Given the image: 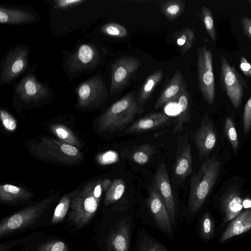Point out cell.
I'll return each mask as SVG.
<instances>
[{
    "label": "cell",
    "mask_w": 251,
    "mask_h": 251,
    "mask_svg": "<svg viewBox=\"0 0 251 251\" xmlns=\"http://www.w3.org/2000/svg\"><path fill=\"white\" fill-rule=\"evenodd\" d=\"M192 172V155L188 138L186 135L178 138L175 161L173 167L172 183L175 186L181 184Z\"/></svg>",
    "instance_id": "cell-10"
},
{
    "label": "cell",
    "mask_w": 251,
    "mask_h": 251,
    "mask_svg": "<svg viewBox=\"0 0 251 251\" xmlns=\"http://www.w3.org/2000/svg\"><path fill=\"white\" fill-rule=\"evenodd\" d=\"M33 196V194L21 187L10 184L0 185V200L4 203L27 200Z\"/></svg>",
    "instance_id": "cell-24"
},
{
    "label": "cell",
    "mask_w": 251,
    "mask_h": 251,
    "mask_svg": "<svg viewBox=\"0 0 251 251\" xmlns=\"http://www.w3.org/2000/svg\"><path fill=\"white\" fill-rule=\"evenodd\" d=\"M15 91L24 102H37L47 98L50 93L49 88L39 82L32 74L24 77L17 85Z\"/></svg>",
    "instance_id": "cell-15"
},
{
    "label": "cell",
    "mask_w": 251,
    "mask_h": 251,
    "mask_svg": "<svg viewBox=\"0 0 251 251\" xmlns=\"http://www.w3.org/2000/svg\"><path fill=\"white\" fill-rule=\"evenodd\" d=\"M131 225L126 218H121L118 221L108 234L107 251H129Z\"/></svg>",
    "instance_id": "cell-16"
},
{
    "label": "cell",
    "mask_w": 251,
    "mask_h": 251,
    "mask_svg": "<svg viewBox=\"0 0 251 251\" xmlns=\"http://www.w3.org/2000/svg\"><path fill=\"white\" fill-rule=\"evenodd\" d=\"M155 148L150 145H141L134 149L129 155V158L140 165L147 163L151 156L155 153Z\"/></svg>",
    "instance_id": "cell-30"
},
{
    "label": "cell",
    "mask_w": 251,
    "mask_h": 251,
    "mask_svg": "<svg viewBox=\"0 0 251 251\" xmlns=\"http://www.w3.org/2000/svg\"><path fill=\"white\" fill-rule=\"evenodd\" d=\"M35 19L31 13L18 9L0 7V22L7 24H23L31 23Z\"/></svg>",
    "instance_id": "cell-23"
},
{
    "label": "cell",
    "mask_w": 251,
    "mask_h": 251,
    "mask_svg": "<svg viewBox=\"0 0 251 251\" xmlns=\"http://www.w3.org/2000/svg\"><path fill=\"white\" fill-rule=\"evenodd\" d=\"M241 24L243 33L251 41V19L244 16L241 18Z\"/></svg>",
    "instance_id": "cell-41"
},
{
    "label": "cell",
    "mask_w": 251,
    "mask_h": 251,
    "mask_svg": "<svg viewBox=\"0 0 251 251\" xmlns=\"http://www.w3.org/2000/svg\"><path fill=\"white\" fill-rule=\"evenodd\" d=\"M221 162L214 155L202 163L190 179L188 198L190 212H196L204 203L219 174Z\"/></svg>",
    "instance_id": "cell-2"
},
{
    "label": "cell",
    "mask_w": 251,
    "mask_h": 251,
    "mask_svg": "<svg viewBox=\"0 0 251 251\" xmlns=\"http://www.w3.org/2000/svg\"><path fill=\"white\" fill-rule=\"evenodd\" d=\"M202 20L206 32L213 41H216L215 26L212 12L206 6L203 5L201 8Z\"/></svg>",
    "instance_id": "cell-32"
},
{
    "label": "cell",
    "mask_w": 251,
    "mask_h": 251,
    "mask_svg": "<svg viewBox=\"0 0 251 251\" xmlns=\"http://www.w3.org/2000/svg\"><path fill=\"white\" fill-rule=\"evenodd\" d=\"M186 4L182 0H168L162 1L160 9L163 14L170 22L179 17L184 12Z\"/></svg>",
    "instance_id": "cell-27"
},
{
    "label": "cell",
    "mask_w": 251,
    "mask_h": 251,
    "mask_svg": "<svg viewBox=\"0 0 251 251\" xmlns=\"http://www.w3.org/2000/svg\"><path fill=\"white\" fill-rule=\"evenodd\" d=\"M85 0H58L54 1L56 7L60 9H67L79 4Z\"/></svg>",
    "instance_id": "cell-40"
},
{
    "label": "cell",
    "mask_w": 251,
    "mask_h": 251,
    "mask_svg": "<svg viewBox=\"0 0 251 251\" xmlns=\"http://www.w3.org/2000/svg\"><path fill=\"white\" fill-rule=\"evenodd\" d=\"M114 158V154L113 152L108 151L99 154L97 158V160L101 164H106L111 162Z\"/></svg>",
    "instance_id": "cell-43"
},
{
    "label": "cell",
    "mask_w": 251,
    "mask_h": 251,
    "mask_svg": "<svg viewBox=\"0 0 251 251\" xmlns=\"http://www.w3.org/2000/svg\"><path fill=\"white\" fill-rule=\"evenodd\" d=\"M239 68L243 73L249 77H251V64L243 56H240Z\"/></svg>",
    "instance_id": "cell-42"
},
{
    "label": "cell",
    "mask_w": 251,
    "mask_h": 251,
    "mask_svg": "<svg viewBox=\"0 0 251 251\" xmlns=\"http://www.w3.org/2000/svg\"><path fill=\"white\" fill-rule=\"evenodd\" d=\"M28 151L39 159L63 165H75L84 159L83 154L75 147L48 136H43L30 143Z\"/></svg>",
    "instance_id": "cell-3"
},
{
    "label": "cell",
    "mask_w": 251,
    "mask_h": 251,
    "mask_svg": "<svg viewBox=\"0 0 251 251\" xmlns=\"http://www.w3.org/2000/svg\"><path fill=\"white\" fill-rule=\"evenodd\" d=\"M148 204L151 213L159 227L166 234L171 235L172 224L167 209L162 199L154 190L149 187Z\"/></svg>",
    "instance_id": "cell-17"
},
{
    "label": "cell",
    "mask_w": 251,
    "mask_h": 251,
    "mask_svg": "<svg viewBox=\"0 0 251 251\" xmlns=\"http://www.w3.org/2000/svg\"><path fill=\"white\" fill-rule=\"evenodd\" d=\"M51 132L61 142L80 149L82 144L75 134L67 126L61 124H54L50 126Z\"/></svg>",
    "instance_id": "cell-26"
},
{
    "label": "cell",
    "mask_w": 251,
    "mask_h": 251,
    "mask_svg": "<svg viewBox=\"0 0 251 251\" xmlns=\"http://www.w3.org/2000/svg\"><path fill=\"white\" fill-rule=\"evenodd\" d=\"M126 189L124 181L120 178L115 179L107 190L104 200L105 206L111 205L121 199Z\"/></svg>",
    "instance_id": "cell-29"
},
{
    "label": "cell",
    "mask_w": 251,
    "mask_h": 251,
    "mask_svg": "<svg viewBox=\"0 0 251 251\" xmlns=\"http://www.w3.org/2000/svg\"><path fill=\"white\" fill-rule=\"evenodd\" d=\"M182 74L177 70L157 99L154 107L158 109L165 104L177 100L184 81Z\"/></svg>",
    "instance_id": "cell-21"
},
{
    "label": "cell",
    "mask_w": 251,
    "mask_h": 251,
    "mask_svg": "<svg viewBox=\"0 0 251 251\" xmlns=\"http://www.w3.org/2000/svg\"><path fill=\"white\" fill-rule=\"evenodd\" d=\"M193 137L199 156L201 158L207 156L213 150L217 142V134L208 115L203 117Z\"/></svg>",
    "instance_id": "cell-14"
},
{
    "label": "cell",
    "mask_w": 251,
    "mask_h": 251,
    "mask_svg": "<svg viewBox=\"0 0 251 251\" xmlns=\"http://www.w3.org/2000/svg\"></svg>",
    "instance_id": "cell-47"
},
{
    "label": "cell",
    "mask_w": 251,
    "mask_h": 251,
    "mask_svg": "<svg viewBox=\"0 0 251 251\" xmlns=\"http://www.w3.org/2000/svg\"><path fill=\"white\" fill-rule=\"evenodd\" d=\"M225 129L226 137L229 141L234 151H236L239 146L237 131L231 118H226L225 122Z\"/></svg>",
    "instance_id": "cell-34"
},
{
    "label": "cell",
    "mask_w": 251,
    "mask_h": 251,
    "mask_svg": "<svg viewBox=\"0 0 251 251\" xmlns=\"http://www.w3.org/2000/svg\"><path fill=\"white\" fill-rule=\"evenodd\" d=\"M29 50L19 46L10 51L5 57L1 73V82L8 83L19 76L28 64Z\"/></svg>",
    "instance_id": "cell-12"
},
{
    "label": "cell",
    "mask_w": 251,
    "mask_h": 251,
    "mask_svg": "<svg viewBox=\"0 0 251 251\" xmlns=\"http://www.w3.org/2000/svg\"><path fill=\"white\" fill-rule=\"evenodd\" d=\"M144 111L137 94L130 92L111 105L97 121L98 128L102 132L123 130L137 115Z\"/></svg>",
    "instance_id": "cell-1"
},
{
    "label": "cell",
    "mask_w": 251,
    "mask_h": 251,
    "mask_svg": "<svg viewBox=\"0 0 251 251\" xmlns=\"http://www.w3.org/2000/svg\"><path fill=\"white\" fill-rule=\"evenodd\" d=\"M163 76L164 71L160 69L155 70L147 77L137 95L138 100L142 105L143 106L150 98Z\"/></svg>",
    "instance_id": "cell-25"
},
{
    "label": "cell",
    "mask_w": 251,
    "mask_h": 251,
    "mask_svg": "<svg viewBox=\"0 0 251 251\" xmlns=\"http://www.w3.org/2000/svg\"><path fill=\"white\" fill-rule=\"evenodd\" d=\"M53 199L52 197L46 198L36 204L4 218L0 223V237L23 229L34 223L46 209Z\"/></svg>",
    "instance_id": "cell-5"
},
{
    "label": "cell",
    "mask_w": 251,
    "mask_h": 251,
    "mask_svg": "<svg viewBox=\"0 0 251 251\" xmlns=\"http://www.w3.org/2000/svg\"><path fill=\"white\" fill-rule=\"evenodd\" d=\"M100 60V53L98 48L91 44L80 45L67 61L68 70L77 72L94 68Z\"/></svg>",
    "instance_id": "cell-13"
},
{
    "label": "cell",
    "mask_w": 251,
    "mask_h": 251,
    "mask_svg": "<svg viewBox=\"0 0 251 251\" xmlns=\"http://www.w3.org/2000/svg\"><path fill=\"white\" fill-rule=\"evenodd\" d=\"M97 182L93 181L86 184L71 196L69 219L78 227L87 225L99 207L100 201L94 195Z\"/></svg>",
    "instance_id": "cell-4"
},
{
    "label": "cell",
    "mask_w": 251,
    "mask_h": 251,
    "mask_svg": "<svg viewBox=\"0 0 251 251\" xmlns=\"http://www.w3.org/2000/svg\"><path fill=\"white\" fill-rule=\"evenodd\" d=\"M36 251H69L68 246L60 241H52L41 245Z\"/></svg>",
    "instance_id": "cell-37"
},
{
    "label": "cell",
    "mask_w": 251,
    "mask_h": 251,
    "mask_svg": "<svg viewBox=\"0 0 251 251\" xmlns=\"http://www.w3.org/2000/svg\"><path fill=\"white\" fill-rule=\"evenodd\" d=\"M214 225L209 213H205L201 221V235L204 240H209L213 233Z\"/></svg>",
    "instance_id": "cell-35"
},
{
    "label": "cell",
    "mask_w": 251,
    "mask_h": 251,
    "mask_svg": "<svg viewBox=\"0 0 251 251\" xmlns=\"http://www.w3.org/2000/svg\"><path fill=\"white\" fill-rule=\"evenodd\" d=\"M112 183L110 179L106 178L101 181V186L103 191H107Z\"/></svg>",
    "instance_id": "cell-45"
},
{
    "label": "cell",
    "mask_w": 251,
    "mask_h": 251,
    "mask_svg": "<svg viewBox=\"0 0 251 251\" xmlns=\"http://www.w3.org/2000/svg\"><path fill=\"white\" fill-rule=\"evenodd\" d=\"M251 229V210L240 213L224 231L221 241L225 242L234 236L242 234Z\"/></svg>",
    "instance_id": "cell-22"
},
{
    "label": "cell",
    "mask_w": 251,
    "mask_h": 251,
    "mask_svg": "<svg viewBox=\"0 0 251 251\" xmlns=\"http://www.w3.org/2000/svg\"><path fill=\"white\" fill-rule=\"evenodd\" d=\"M197 72L200 91L206 102L213 104L216 93L212 53L205 45L198 49Z\"/></svg>",
    "instance_id": "cell-7"
},
{
    "label": "cell",
    "mask_w": 251,
    "mask_h": 251,
    "mask_svg": "<svg viewBox=\"0 0 251 251\" xmlns=\"http://www.w3.org/2000/svg\"><path fill=\"white\" fill-rule=\"evenodd\" d=\"M177 101L179 106V114L175 124L174 133H180L182 131L184 125L191 120V97L185 80Z\"/></svg>",
    "instance_id": "cell-20"
},
{
    "label": "cell",
    "mask_w": 251,
    "mask_h": 251,
    "mask_svg": "<svg viewBox=\"0 0 251 251\" xmlns=\"http://www.w3.org/2000/svg\"><path fill=\"white\" fill-rule=\"evenodd\" d=\"M140 64L139 58L131 56L123 57L114 62L111 70L110 94L111 96L126 87Z\"/></svg>",
    "instance_id": "cell-9"
},
{
    "label": "cell",
    "mask_w": 251,
    "mask_h": 251,
    "mask_svg": "<svg viewBox=\"0 0 251 251\" xmlns=\"http://www.w3.org/2000/svg\"><path fill=\"white\" fill-rule=\"evenodd\" d=\"M0 119L2 125L6 130L13 132L16 129L17 123L16 119L5 110L0 109Z\"/></svg>",
    "instance_id": "cell-36"
},
{
    "label": "cell",
    "mask_w": 251,
    "mask_h": 251,
    "mask_svg": "<svg viewBox=\"0 0 251 251\" xmlns=\"http://www.w3.org/2000/svg\"><path fill=\"white\" fill-rule=\"evenodd\" d=\"M221 208L226 221L233 220L242 209V201L239 191L235 186L230 187L222 198Z\"/></svg>",
    "instance_id": "cell-19"
},
{
    "label": "cell",
    "mask_w": 251,
    "mask_h": 251,
    "mask_svg": "<svg viewBox=\"0 0 251 251\" xmlns=\"http://www.w3.org/2000/svg\"><path fill=\"white\" fill-rule=\"evenodd\" d=\"M151 186L163 201L169 214L172 224L174 225L176 221V205L165 164L159 163L157 165Z\"/></svg>",
    "instance_id": "cell-11"
},
{
    "label": "cell",
    "mask_w": 251,
    "mask_h": 251,
    "mask_svg": "<svg viewBox=\"0 0 251 251\" xmlns=\"http://www.w3.org/2000/svg\"><path fill=\"white\" fill-rule=\"evenodd\" d=\"M248 2H249V3H250V4L251 5V0H249Z\"/></svg>",
    "instance_id": "cell-46"
},
{
    "label": "cell",
    "mask_w": 251,
    "mask_h": 251,
    "mask_svg": "<svg viewBox=\"0 0 251 251\" xmlns=\"http://www.w3.org/2000/svg\"><path fill=\"white\" fill-rule=\"evenodd\" d=\"M219 83L234 108L239 107L247 88V83L236 68L231 66L224 56L221 58Z\"/></svg>",
    "instance_id": "cell-6"
},
{
    "label": "cell",
    "mask_w": 251,
    "mask_h": 251,
    "mask_svg": "<svg viewBox=\"0 0 251 251\" xmlns=\"http://www.w3.org/2000/svg\"><path fill=\"white\" fill-rule=\"evenodd\" d=\"M102 191H104L101 186V180L97 182L94 189V195L96 199L100 201Z\"/></svg>",
    "instance_id": "cell-44"
},
{
    "label": "cell",
    "mask_w": 251,
    "mask_h": 251,
    "mask_svg": "<svg viewBox=\"0 0 251 251\" xmlns=\"http://www.w3.org/2000/svg\"><path fill=\"white\" fill-rule=\"evenodd\" d=\"M169 120V116L164 112L152 113L135 121L124 132L130 134L146 132L166 124Z\"/></svg>",
    "instance_id": "cell-18"
},
{
    "label": "cell",
    "mask_w": 251,
    "mask_h": 251,
    "mask_svg": "<svg viewBox=\"0 0 251 251\" xmlns=\"http://www.w3.org/2000/svg\"><path fill=\"white\" fill-rule=\"evenodd\" d=\"M243 126L245 133H248L251 126V97L248 100L244 107Z\"/></svg>",
    "instance_id": "cell-38"
},
{
    "label": "cell",
    "mask_w": 251,
    "mask_h": 251,
    "mask_svg": "<svg viewBox=\"0 0 251 251\" xmlns=\"http://www.w3.org/2000/svg\"><path fill=\"white\" fill-rule=\"evenodd\" d=\"M173 37L183 54L192 48L196 39L194 31L189 27L174 32Z\"/></svg>",
    "instance_id": "cell-28"
},
{
    "label": "cell",
    "mask_w": 251,
    "mask_h": 251,
    "mask_svg": "<svg viewBox=\"0 0 251 251\" xmlns=\"http://www.w3.org/2000/svg\"><path fill=\"white\" fill-rule=\"evenodd\" d=\"M100 31L105 35L116 38H124L128 35L126 27L114 22L108 23L102 25Z\"/></svg>",
    "instance_id": "cell-33"
},
{
    "label": "cell",
    "mask_w": 251,
    "mask_h": 251,
    "mask_svg": "<svg viewBox=\"0 0 251 251\" xmlns=\"http://www.w3.org/2000/svg\"><path fill=\"white\" fill-rule=\"evenodd\" d=\"M141 251H167L160 244L154 240H149L142 246Z\"/></svg>",
    "instance_id": "cell-39"
},
{
    "label": "cell",
    "mask_w": 251,
    "mask_h": 251,
    "mask_svg": "<svg viewBox=\"0 0 251 251\" xmlns=\"http://www.w3.org/2000/svg\"><path fill=\"white\" fill-rule=\"evenodd\" d=\"M71 196L66 195L60 200L54 211L51 223L56 224L62 221L70 206Z\"/></svg>",
    "instance_id": "cell-31"
},
{
    "label": "cell",
    "mask_w": 251,
    "mask_h": 251,
    "mask_svg": "<svg viewBox=\"0 0 251 251\" xmlns=\"http://www.w3.org/2000/svg\"><path fill=\"white\" fill-rule=\"evenodd\" d=\"M77 105L82 109L97 107L108 97L106 85L101 75H97L80 83L76 89Z\"/></svg>",
    "instance_id": "cell-8"
}]
</instances>
